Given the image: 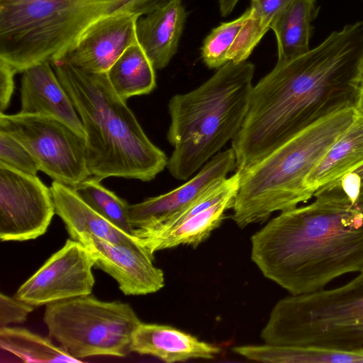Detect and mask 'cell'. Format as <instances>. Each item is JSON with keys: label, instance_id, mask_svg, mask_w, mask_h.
<instances>
[{"label": "cell", "instance_id": "cell-11", "mask_svg": "<svg viewBox=\"0 0 363 363\" xmlns=\"http://www.w3.org/2000/svg\"><path fill=\"white\" fill-rule=\"evenodd\" d=\"M55 213L50 188L37 177L0 164V240L26 241L43 235Z\"/></svg>", "mask_w": 363, "mask_h": 363}, {"label": "cell", "instance_id": "cell-29", "mask_svg": "<svg viewBox=\"0 0 363 363\" xmlns=\"http://www.w3.org/2000/svg\"><path fill=\"white\" fill-rule=\"evenodd\" d=\"M34 306L16 297L0 294V328L24 322Z\"/></svg>", "mask_w": 363, "mask_h": 363}, {"label": "cell", "instance_id": "cell-10", "mask_svg": "<svg viewBox=\"0 0 363 363\" xmlns=\"http://www.w3.org/2000/svg\"><path fill=\"white\" fill-rule=\"evenodd\" d=\"M240 172L220 181L166 222L148 230H135L134 236L152 257L179 245L197 246L218 228L232 208Z\"/></svg>", "mask_w": 363, "mask_h": 363}, {"label": "cell", "instance_id": "cell-6", "mask_svg": "<svg viewBox=\"0 0 363 363\" xmlns=\"http://www.w3.org/2000/svg\"><path fill=\"white\" fill-rule=\"evenodd\" d=\"M175 0H59L0 7V59L17 72L62 60L84 30L119 12L147 14Z\"/></svg>", "mask_w": 363, "mask_h": 363}, {"label": "cell", "instance_id": "cell-31", "mask_svg": "<svg viewBox=\"0 0 363 363\" xmlns=\"http://www.w3.org/2000/svg\"><path fill=\"white\" fill-rule=\"evenodd\" d=\"M341 187L354 205L360 192L361 182L359 175L354 171L345 174L340 179Z\"/></svg>", "mask_w": 363, "mask_h": 363}, {"label": "cell", "instance_id": "cell-4", "mask_svg": "<svg viewBox=\"0 0 363 363\" xmlns=\"http://www.w3.org/2000/svg\"><path fill=\"white\" fill-rule=\"evenodd\" d=\"M255 69L247 61H229L196 89L170 99L167 138L174 150L167 167L175 179H189L238 133Z\"/></svg>", "mask_w": 363, "mask_h": 363}, {"label": "cell", "instance_id": "cell-3", "mask_svg": "<svg viewBox=\"0 0 363 363\" xmlns=\"http://www.w3.org/2000/svg\"><path fill=\"white\" fill-rule=\"evenodd\" d=\"M51 65L82 122L91 177L149 182L167 167L169 158L146 135L106 72H88L64 61Z\"/></svg>", "mask_w": 363, "mask_h": 363}, {"label": "cell", "instance_id": "cell-5", "mask_svg": "<svg viewBox=\"0 0 363 363\" xmlns=\"http://www.w3.org/2000/svg\"><path fill=\"white\" fill-rule=\"evenodd\" d=\"M357 110L336 112L306 128L248 169L240 172L232 220L240 228L294 208L314 194L306 180L352 123Z\"/></svg>", "mask_w": 363, "mask_h": 363}, {"label": "cell", "instance_id": "cell-21", "mask_svg": "<svg viewBox=\"0 0 363 363\" xmlns=\"http://www.w3.org/2000/svg\"><path fill=\"white\" fill-rule=\"evenodd\" d=\"M232 350L246 359L267 363H363V347L340 350L265 343L236 346Z\"/></svg>", "mask_w": 363, "mask_h": 363}, {"label": "cell", "instance_id": "cell-17", "mask_svg": "<svg viewBox=\"0 0 363 363\" xmlns=\"http://www.w3.org/2000/svg\"><path fill=\"white\" fill-rule=\"evenodd\" d=\"M130 352L173 363L212 359L220 352V348L169 325L141 322L132 335Z\"/></svg>", "mask_w": 363, "mask_h": 363}, {"label": "cell", "instance_id": "cell-13", "mask_svg": "<svg viewBox=\"0 0 363 363\" xmlns=\"http://www.w3.org/2000/svg\"><path fill=\"white\" fill-rule=\"evenodd\" d=\"M75 240L83 244L94 266L112 277L125 295H146L164 287L163 271L153 264V257L143 247L113 243L92 234H82Z\"/></svg>", "mask_w": 363, "mask_h": 363}, {"label": "cell", "instance_id": "cell-19", "mask_svg": "<svg viewBox=\"0 0 363 363\" xmlns=\"http://www.w3.org/2000/svg\"><path fill=\"white\" fill-rule=\"evenodd\" d=\"M55 213L65 224L70 238L92 234L108 242L142 247L138 240L117 228L86 204L70 186L53 181L50 186Z\"/></svg>", "mask_w": 363, "mask_h": 363}, {"label": "cell", "instance_id": "cell-15", "mask_svg": "<svg viewBox=\"0 0 363 363\" xmlns=\"http://www.w3.org/2000/svg\"><path fill=\"white\" fill-rule=\"evenodd\" d=\"M140 16L128 11L106 16L89 26L60 60L91 73H106L131 45L138 43Z\"/></svg>", "mask_w": 363, "mask_h": 363}, {"label": "cell", "instance_id": "cell-33", "mask_svg": "<svg viewBox=\"0 0 363 363\" xmlns=\"http://www.w3.org/2000/svg\"><path fill=\"white\" fill-rule=\"evenodd\" d=\"M59 0H0V7L32 3L50 2Z\"/></svg>", "mask_w": 363, "mask_h": 363}, {"label": "cell", "instance_id": "cell-23", "mask_svg": "<svg viewBox=\"0 0 363 363\" xmlns=\"http://www.w3.org/2000/svg\"><path fill=\"white\" fill-rule=\"evenodd\" d=\"M155 69L138 43L129 46L107 71L108 79L123 100L150 94L156 86Z\"/></svg>", "mask_w": 363, "mask_h": 363}, {"label": "cell", "instance_id": "cell-34", "mask_svg": "<svg viewBox=\"0 0 363 363\" xmlns=\"http://www.w3.org/2000/svg\"><path fill=\"white\" fill-rule=\"evenodd\" d=\"M359 178L361 182L360 192L354 206L363 211V164L354 170Z\"/></svg>", "mask_w": 363, "mask_h": 363}, {"label": "cell", "instance_id": "cell-1", "mask_svg": "<svg viewBox=\"0 0 363 363\" xmlns=\"http://www.w3.org/2000/svg\"><path fill=\"white\" fill-rule=\"evenodd\" d=\"M363 74V21L332 32L297 57L277 61L253 86L232 140L244 171L294 135L340 111L355 108Z\"/></svg>", "mask_w": 363, "mask_h": 363}, {"label": "cell", "instance_id": "cell-12", "mask_svg": "<svg viewBox=\"0 0 363 363\" xmlns=\"http://www.w3.org/2000/svg\"><path fill=\"white\" fill-rule=\"evenodd\" d=\"M93 259L80 242L68 239L17 290L14 297L40 306L91 294Z\"/></svg>", "mask_w": 363, "mask_h": 363}, {"label": "cell", "instance_id": "cell-9", "mask_svg": "<svg viewBox=\"0 0 363 363\" xmlns=\"http://www.w3.org/2000/svg\"><path fill=\"white\" fill-rule=\"evenodd\" d=\"M0 130L21 143L40 171L53 181L74 187L91 177L85 138L62 121L40 114L0 113Z\"/></svg>", "mask_w": 363, "mask_h": 363}, {"label": "cell", "instance_id": "cell-25", "mask_svg": "<svg viewBox=\"0 0 363 363\" xmlns=\"http://www.w3.org/2000/svg\"><path fill=\"white\" fill-rule=\"evenodd\" d=\"M291 1L251 0L249 16L227 54L228 61H246L274 18Z\"/></svg>", "mask_w": 363, "mask_h": 363}, {"label": "cell", "instance_id": "cell-8", "mask_svg": "<svg viewBox=\"0 0 363 363\" xmlns=\"http://www.w3.org/2000/svg\"><path fill=\"white\" fill-rule=\"evenodd\" d=\"M49 337L78 359L94 356L125 357L141 323L130 304L103 301L91 294L45 306Z\"/></svg>", "mask_w": 363, "mask_h": 363}, {"label": "cell", "instance_id": "cell-26", "mask_svg": "<svg viewBox=\"0 0 363 363\" xmlns=\"http://www.w3.org/2000/svg\"><path fill=\"white\" fill-rule=\"evenodd\" d=\"M100 182L99 179L89 177L72 188L99 214L119 229L134 236V229L129 218V204Z\"/></svg>", "mask_w": 363, "mask_h": 363}, {"label": "cell", "instance_id": "cell-18", "mask_svg": "<svg viewBox=\"0 0 363 363\" xmlns=\"http://www.w3.org/2000/svg\"><path fill=\"white\" fill-rule=\"evenodd\" d=\"M186 18L181 0L173 1L138 18V43L155 69L167 67L177 52Z\"/></svg>", "mask_w": 363, "mask_h": 363}, {"label": "cell", "instance_id": "cell-30", "mask_svg": "<svg viewBox=\"0 0 363 363\" xmlns=\"http://www.w3.org/2000/svg\"><path fill=\"white\" fill-rule=\"evenodd\" d=\"M16 71L5 60L0 59V113L9 106L14 89V75Z\"/></svg>", "mask_w": 363, "mask_h": 363}, {"label": "cell", "instance_id": "cell-7", "mask_svg": "<svg viewBox=\"0 0 363 363\" xmlns=\"http://www.w3.org/2000/svg\"><path fill=\"white\" fill-rule=\"evenodd\" d=\"M260 336L272 345L363 347V270L341 286L281 298Z\"/></svg>", "mask_w": 363, "mask_h": 363}, {"label": "cell", "instance_id": "cell-16", "mask_svg": "<svg viewBox=\"0 0 363 363\" xmlns=\"http://www.w3.org/2000/svg\"><path fill=\"white\" fill-rule=\"evenodd\" d=\"M21 73L20 112L56 118L85 138L80 117L51 62L45 61L35 64Z\"/></svg>", "mask_w": 363, "mask_h": 363}, {"label": "cell", "instance_id": "cell-14", "mask_svg": "<svg viewBox=\"0 0 363 363\" xmlns=\"http://www.w3.org/2000/svg\"><path fill=\"white\" fill-rule=\"evenodd\" d=\"M236 168L233 148L215 155L186 182L177 188L142 202L129 205V218L135 230L155 228L186 207Z\"/></svg>", "mask_w": 363, "mask_h": 363}, {"label": "cell", "instance_id": "cell-32", "mask_svg": "<svg viewBox=\"0 0 363 363\" xmlns=\"http://www.w3.org/2000/svg\"><path fill=\"white\" fill-rule=\"evenodd\" d=\"M239 0H218L219 11L222 16L229 15Z\"/></svg>", "mask_w": 363, "mask_h": 363}, {"label": "cell", "instance_id": "cell-28", "mask_svg": "<svg viewBox=\"0 0 363 363\" xmlns=\"http://www.w3.org/2000/svg\"><path fill=\"white\" fill-rule=\"evenodd\" d=\"M0 164L36 176L40 168L29 150L9 133L0 130Z\"/></svg>", "mask_w": 363, "mask_h": 363}, {"label": "cell", "instance_id": "cell-22", "mask_svg": "<svg viewBox=\"0 0 363 363\" xmlns=\"http://www.w3.org/2000/svg\"><path fill=\"white\" fill-rule=\"evenodd\" d=\"M316 0H291L270 25L277 38L278 60H289L310 50L312 22L318 9Z\"/></svg>", "mask_w": 363, "mask_h": 363}, {"label": "cell", "instance_id": "cell-35", "mask_svg": "<svg viewBox=\"0 0 363 363\" xmlns=\"http://www.w3.org/2000/svg\"><path fill=\"white\" fill-rule=\"evenodd\" d=\"M355 108L357 111L363 112V74L359 86Z\"/></svg>", "mask_w": 363, "mask_h": 363}, {"label": "cell", "instance_id": "cell-24", "mask_svg": "<svg viewBox=\"0 0 363 363\" xmlns=\"http://www.w3.org/2000/svg\"><path fill=\"white\" fill-rule=\"evenodd\" d=\"M0 347L23 362H82L55 345L50 338L22 328H0Z\"/></svg>", "mask_w": 363, "mask_h": 363}, {"label": "cell", "instance_id": "cell-2", "mask_svg": "<svg viewBox=\"0 0 363 363\" xmlns=\"http://www.w3.org/2000/svg\"><path fill=\"white\" fill-rule=\"evenodd\" d=\"M306 206L281 212L251 237V259L290 294L315 292L363 270V211L340 180L323 186Z\"/></svg>", "mask_w": 363, "mask_h": 363}, {"label": "cell", "instance_id": "cell-20", "mask_svg": "<svg viewBox=\"0 0 363 363\" xmlns=\"http://www.w3.org/2000/svg\"><path fill=\"white\" fill-rule=\"evenodd\" d=\"M363 164V112L357 111L352 123L337 138L307 177L306 187L313 192L340 180Z\"/></svg>", "mask_w": 363, "mask_h": 363}, {"label": "cell", "instance_id": "cell-27", "mask_svg": "<svg viewBox=\"0 0 363 363\" xmlns=\"http://www.w3.org/2000/svg\"><path fill=\"white\" fill-rule=\"evenodd\" d=\"M250 13L249 8L238 18L222 23L204 39L201 57L208 68L218 69L227 63V54Z\"/></svg>", "mask_w": 363, "mask_h": 363}]
</instances>
